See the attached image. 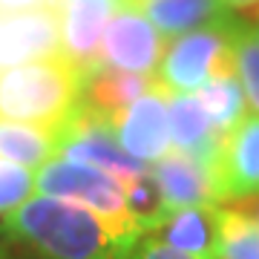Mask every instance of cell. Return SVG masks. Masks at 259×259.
<instances>
[{
  "label": "cell",
  "instance_id": "25",
  "mask_svg": "<svg viewBox=\"0 0 259 259\" xmlns=\"http://www.w3.org/2000/svg\"><path fill=\"white\" fill-rule=\"evenodd\" d=\"M253 18H256V35H259V12H256V15H253Z\"/></svg>",
  "mask_w": 259,
  "mask_h": 259
},
{
  "label": "cell",
  "instance_id": "22",
  "mask_svg": "<svg viewBox=\"0 0 259 259\" xmlns=\"http://www.w3.org/2000/svg\"><path fill=\"white\" fill-rule=\"evenodd\" d=\"M40 6H61V0H0V12H26Z\"/></svg>",
  "mask_w": 259,
  "mask_h": 259
},
{
  "label": "cell",
  "instance_id": "1",
  "mask_svg": "<svg viewBox=\"0 0 259 259\" xmlns=\"http://www.w3.org/2000/svg\"><path fill=\"white\" fill-rule=\"evenodd\" d=\"M0 233L35 259H133L139 245L118 236L83 204L52 196H32L6 213Z\"/></svg>",
  "mask_w": 259,
  "mask_h": 259
},
{
  "label": "cell",
  "instance_id": "27",
  "mask_svg": "<svg viewBox=\"0 0 259 259\" xmlns=\"http://www.w3.org/2000/svg\"><path fill=\"white\" fill-rule=\"evenodd\" d=\"M61 3H64V0H61Z\"/></svg>",
  "mask_w": 259,
  "mask_h": 259
},
{
  "label": "cell",
  "instance_id": "19",
  "mask_svg": "<svg viewBox=\"0 0 259 259\" xmlns=\"http://www.w3.org/2000/svg\"><path fill=\"white\" fill-rule=\"evenodd\" d=\"M233 64L248 95V104L259 115V35L250 23H236L233 29Z\"/></svg>",
  "mask_w": 259,
  "mask_h": 259
},
{
  "label": "cell",
  "instance_id": "13",
  "mask_svg": "<svg viewBox=\"0 0 259 259\" xmlns=\"http://www.w3.org/2000/svg\"><path fill=\"white\" fill-rule=\"evenodd\" d=\"M118 6H130L144 15L167 40L193 29L233 20V12L222 0H121Z\"/></svg>",
  "mask_w": 259,
  "mask_h": 259
},
{
  "label": "cell",
  "instance_id": "12",
  "mask_svg": "<svg viewBox=\"0 0 259 259\" xmlns=\"http://www.w3.org/2000/svg\"><path fill=\"white\" fill-rule=\"evenodd\" d=\"M115 9V0H64V55L81 75L101 64V35Z\"/></svg>",
  "mask_w": 259,
  "mask_h": 259
},
{
  "label": "cell",
  "instance_id": "15",
  "mask_svg": "<svg viewBox=\"0 0 259 259\" xmlns=\"http://www.w3.org/2000/svg\"><path fill=\"white\" fill-rule=\"evenodd\" d=\"M150 87H153V75H139V72H127V69L98 64L83 75L81 98L90 107L115 118L121 110H127L136 98L147 93Z\"/></svg>",
  "mask_w": 259,
  "mask_h": 259
},
{
  "label": "cell",
  "instance_id": "21",
  "mask_svg": "<svg viewBox=\"0 0 259 259\" xmlns=\"http://www.w3.org/2000/svg\"><path fill=\"white\" fill-rule=\"evenodd\" d=\"M133 259H193V256H187V253H182V250L170 248L167 242L158 239L156 233H150L147 239H141L139 245H136Z\"/></svg>",
  "mask_w": 259,
  "mask_h": 259
},
{
  "label": "cell",
  "instance_id": "14",
  "mask_svg": "<svg viewBox=\"0 0 259 259\" xmlns=\"http://www.w3.org/2000/svg\"><path fill=\"white\" fill-rule=\"evenodd\" d=\"M170 248L182 250L193 259H216L219 250V207L216 204H193L173 210L153 231Z\"/></svg>",
  "mask_w": 259,
  "mask_h": 259
},
{
  "label": "cell",
  "instance_id": "23",
  "mask_svg": "<svg viewBox=\"0 0 259 259\" xmlns=\"http://www.w3.org/2000/svg\"><path fill=\"white\" fill-rule=\"evenodd\" d=\"M222 3L231 12H250V15L259 12V0H222Z\"/></svg>",
  "mask_w": 259,
  "mask_h": 259
},
{
  "label": "cell",
  "instance_id": "4",
  "mask_svg": "<svg viewBox=\"0 0 259 259\" xmlns=\"http://www.w3.org/2000/svg\"><path fill=\"white\" fill-rule=\"evenodd\" d=\"M239 20L213 23L170 37L158 64L156 83L167 93H196L213 78L236 69L233 64V29Z\"/></svg>",
  "mask_w": 259,
  "mask_h": 259
},
{
  "label": "cell",
  "instance_id": "18",
  "mask_svg": "<svg viewBox=\"0 0 259 259\" xmlns=\"http://www.w3.org/2000/svg\"><path fill=\"white\" fill-rule=\"evenodd\" d=\"M216 259H259V222L239 207H219Z\"/></svg>",
  "mask_w": 259,
  "mask_h": 259
},
{
  "label": "cell",
  "instance_id": "9",
  "mask_svg": "<svg viewBox=\"0 0 259 259\" xmlns=\"http://www.w3.org/2000/svg\"><path fill=\"white\" fill-rule=\"evenodd\" d=\"M216 182L222 202H239L248 196H259V115L245 118L231 127L222 139Z\"/></svg>",
  "mask_w": 259,
  "mask_h": 259
},
{
  "label": "cell",
  "instance_id": "17",
  "mask_svg": "<svg viewBox=\"0 0 259 259\" xmlns=\"http://www.w3.org/2000/svg\"><path fill=\"white\" fill-rule=\"evenodd\" d=\"M196 98L202 101L204 112L210 115V121L222 133L236 127L248 115V95L242 90V81L236 75V69L219 75L210 83H204L202 90H196Z\"/></svg>",
  "mask_w": 259,
  "mask_h": 259
},
{
  "label": "cell",
  "instance_id": "7",
  "mask_svg": "<svg viewBox=\"0 0 259 259\" xmlns=\"http://www.w3.org/2000/svg\"><path fill=\"white\" fill-rule=\"evenodd\" d=\"M64 52V3L26 12H3L0 69Z\"/></svg>",
  "mask_w": 259,
  "mask_h": 259
},
{
  "label": "cell",
  "instance_id": "11",
  "mask_svg": "<svg viewBox=\"0 0 259 259\" xmlns=\"http://www.w3.org/2000/svg\"><path fill=\"white\" fill-rule=\"evenodd\" d=\"M167 127H170V141L179 153L199 158L216 173L225 133L210 121L193 93H167Z\"/></svg>",
  "mask_w": 259,
  "mask_h": 259
},
{
  "label": "cell",
  "instance_id": "6",
  "mask_svg": "<svg viewBox=\"0 0 259 259\" xmlns=\"http://www.w3.org/2000/svg\"><path fill=\"white\" fill-rule=\"evenodd\" d=\"M167 37L130 6H118L104 29L101 64L139 75H156L164 58Z\"/></svg>",
  "mask_w": 259,
  "mask_h": 259
},
{
  "label": "cell",
  "instance_id": "28",
  "mask_svg": "<svg viewBox=\"0 0 259 259\" xmlns=\"http://www.w3.org/2000/svg\"><path fill=\"white\" fill-rule=\"evenodd\" d=\"M118 3H121V0H118Z\"/></svg>",
  "mask_w": 259,
  "mask_h": 259
},
{
  "label": "cell",
  "instance_id": "2",
  "mask_svg": "<svg viewBox=\"0 0 259 259\" xmlns=\"http://www.w3.org/2000/svg\"><path fill=\"white\" fill-rule=\"evenodd\" d=\"M83 75L61 52L0 69V118L55 130L81 101Z\"/></svg>",
  "mask_w": 259,
  "mask_h": 259
},
{
  "label": "cell",
  "instance_id": "8",
  "mask_svg": "<svg viewBox=\"0 0 259 259\" xmlns=\"http://www.w3.org/2000/svg\"><path fill=\"white\" fill-rule=\"evenodd\" d=\"M121 147L139 161H158L170 150V127H167V90L153 81L147 93L136 98L127 110L112 118Z\"/></svg>",
  "mask_w": 259,
  "mask_h": 259
},
{
  "label": "cell",
  "instance_id": "26",
  "mask_svg": "<svg viewBox=\"0 0 259 259\" xmlns=\"http://www.w3.org/2000/svg\"><path fill=\"white\" fill-rule=\"evenodd\" d=\"M0 20H3V12H0Z\"/></svg>",
  "mask_w": 259,
  "mask_h": 259
},
{
  "label": "cell",
  "instance_id": "16",
  "mask_svg": "<svg viewBox=\"0 0 259 259\" xmlns=\"http://www.w3.org/2000/svg\"><path fill=\"white\" fill-rule=\"evenodd\" d=\"M55 156V130L0 118V158L23 167H40Z\"/></svg>",
  "mask_w": 259,
  "mask_h": 259
},
{
  "label": "cell",
  "instance_id": "5",
  "mask_svg": "<svg viewBox=\"0 0 259 259\" xmlns=\"http://www.w3.org/2000/svg\"><path fill=\"white\" fill-rule=\"evenodd\" d=\"M55 156L107 170L118 179H133L150 170L144 161L133 158L121 147L110 115L90 107L83 98L55 127Z\"/></svg>",
  "mask_w": 259,
  "mask_h": 259
},
{
  "label": "cell",
  "instance_id": "10",
  "mask_svg": "<svg viewBox=\"0 0 259 259\" xmlns=\"http://www.w3.org/2000/svg\"><path fill=\"white\" fill-rule=\"evenodd\" d=\"M153 179L161 193V204H164V219L173 210L182 207H193V204H219V182L207 164H202L199 158L179 153V150H167L164 156L153 164Z\"/></svg>",
  "mask_w": 259,
  "mask_h": 259
},
{
  "label": "cell",
  "instance_id": "3",
  "mask_svg": "<svg viewBox=\"0 0 259 259\" xmlns=\"http://www.w3.org/2000/svg\"><path fill=\"white\" fill-rule=\"evenodd\" d=\"M35 187L40 190V196L83 204L87 210L101 216L118 236L130 242H141V236H144V228L139 225V219L133 216L127 204L124 182L107 170L55 156L40 164L35 176Z\"/></svg>",
  "mask_w": 259,
  "mask_h": 259
},
{
  "label": "cell",
  "instance_id": "20",
  "mask_svg": "<svg viewBox=\"0 0 259 259\" xmlns=\"http://www.w3.org/2000/svg\"><path fill=\"white\" fill-rule=\"evenodd\" d=\"M32 187H35V176L29 167L0 158V216L20 207L29 199Z\"/></svg>",
  "mask_w": 259,
  "mask_h": 259
},
{
  "label": "cell",
  "instance_id": "24",
  "mask_svg": "<svg viewBox=\"0 0 259 259\" xmlns=\"http://www.w3.org/2000/svg\"><path fill=\"white\" fill-rule=\"evenodd\" d=\"M236 207H239V210H245L248 216H253V219L259 222V196H248V199H239V202H236Z\"/></svg>",
  "mask_w": 259,
  "mask_h": 259
}]
</instances>
